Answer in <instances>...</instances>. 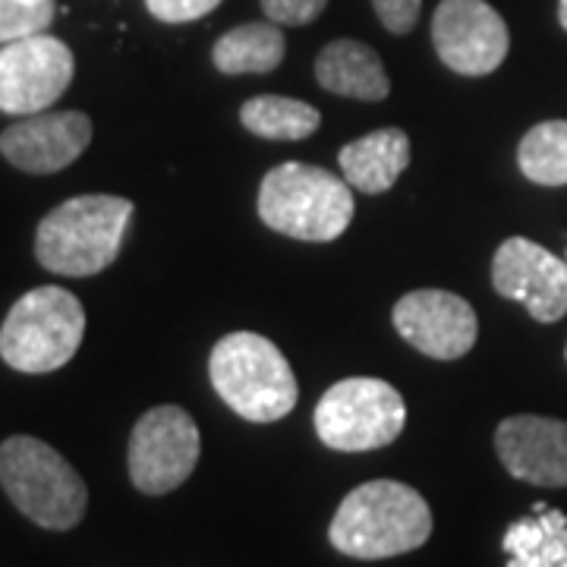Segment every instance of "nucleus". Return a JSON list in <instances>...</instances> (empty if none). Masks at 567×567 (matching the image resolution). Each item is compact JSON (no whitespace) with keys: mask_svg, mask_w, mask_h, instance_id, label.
Returning <instances> with one entry per match:
<instances>
[{"mask_svg":"<svg viewBox=\"0 0 567 567\" xmlns=\"http://www.w3.org/2000/svg\"><path fill=\"white\" fill-rule=\"evenodd\" d=\"M432 511L416 488L394 480H372L347 495L331 517L328 539L341 555L382 561L429 543Z\"/></svg>","mask_w":567,"mask_h":567,"instance_id":"1","label":"nucleus"},{"mask_svg":"<svg viewBox=\"0 0 567 567\" xmlns=\"http://www.w3.org/2000/svg\"><path fill=\"white\" fill-rule=\"evenodd\" d=\"M133 203L121 196H76L41 218L35 230V259L63 278H89L111 268L121 256Z\"/></svg>","mask_w":567,"mask_h":567,"instance_id":"2","label":"nucleus"},{"mask_svg":"<svg viewBox=\"0 0 567 567\" xmlns=\"http://www.w3.org/2000/svg\"><path fill=\"white\" fill-rule=\"evenodd\" d=\"M259 218L284 237L331 244L353 221V186L316 164H278L259 186Z\"/></svg>","mask_w":567,"mask_h":567,"instance_id":"3","label":"nucleus"},{"mask_svg":"<svg viewBox=\"0 0 567 567\" xmlns=\"http://www.w3.org/2000/svg\"><path fill=\"white\" fill-rule=\"evenodd\" d=\"M208 375L224 404L249 423L284 420L300 398L287 357L256 331H234L221 338L212 350Z\"/></svg>","mask_w":567,"mask_h":567,"instance_id":"4","label":"nucleus"},{"mask_svg":"<svg viewBox=\"0 0 567 567\" xmlns=\"http://www.w3.org/2000/svg\"><path fill=\"white\" fill-rule=\"evenodd\" d=\"M0 486L32 524L58 533L76 527L89 507V488L73 464L32 435L0 445Z\"/></svg>","mask_w":567,"mask_h":567,"instance_id":"5","label":"nucleus"},{"mask_svg":"<svg viewBox=\"0 0 567 567\" xmlns=\"http://www.w3.org/2000/svg\"><path fill=\"white\" fill-rule=\"evenodd\" d=\"M85 334V309L63 287H35L20 297L0 324V360L25 372L44 375L76 357Z\"/></svg>","mask_w":567,"mask_h":567,"instance_id":"6","label":"nucleus"},{"mask_svg":"<svg viewBox=\"0 0 567 567\" xmlns=\"http://www.w3.org/2000/svg\"><path fill=\"white\" fill-rule=\"evenodd\" d=\"M406 425V404L382 379H344L316 406V432L331 451H375L391 445Z\"/></svg>","mask_w":567,"mask_h":567,"instance_id":"7","label":"nucleus"},{"mask_svg":"<svg viewBox=\"0 0 567 567\" xmlns=\"http://www.w3.org/2000/svg\"><path fill=\"white\" fill-rule=\"evenodd\" d=\"M199 454L203 439L196 420L183 406H152L130 435V480L142 495H167L193 476Z\"/></svg>","mask_w":567,"mask_h":567,"instance_id":"8","label":"nucleus"},{"mask_svg":"<svg viewBox=\"0 0 567 567\" xmlns=\"http://www.w3.org/2000/svg\"><path fill=\"white\" fill-rule=\"evenodd\" d=\"M76 73L73 51L54 35L10 41L0 48V111L3 114H41L61 99Z\"/></svg>","mask_w":567,"mask_h":567,"instance_id":"9","label":"nucleus"},{"mask_svg":"<svg viewBox=\"0 0 567 567\" xmlns=\"http://www.w3.org/2000/svg\"><path fill=\"white\" fill-rule=\"evenodd\" d=\"M432 44L461 76H488L507 58L511 32L486 0H442L432 17Z\"/></svg>","mask_w":567,"mask_h":567,"instance_id":"10","label":"nucleus"},{"mask_svg":"<svg viewBox=\"0 0 567 567\" xmlns=\"http://www.w3.org/2000/svg\"><path fill=\"white\" fill-rule=\"evenodd\" d=\"M492 284L502 297L527 306L536 322L551 324L567 316V259L551 256L527 237H511L498 246Z\"/></svg>","mask_w":567,"mask_h":567,"instance_id":"11","label":"nucleus"},{"mask_svg":"<svg viewBox=\"0 0 567 567\" xmlns=\"http://www.w3.org/2000/svg\"><path fill=\"white\" fill-rule=\"evenodd\" d=\"M394 328L406 344L432 360H461L473 350L480 319L464 297L451 290H413L394 306Z\"/></svg>","mask_w":567,"mask_h":567,"instance_id":"12","label":"nucleus"},{"mask_svg":"<svg viewBox=\"0 0 567 567\" xmlns=\"http://www.w3.org/2000/svg\"><path fill=\"white\" fill-rule=\"evenodd\" d=\"M92 142V121L82 111L29 114L0 133V155L25 174H58Z\"/></svg>","mask_w":567,"mask_h":567,"instance_id":"13","label":"nucleus"},{"mask_svg":"<svg viewBox=\"0 0 567 567\" xmlns=\"http://www.w3.org/2000/svg\"><path fill=\"white\" fill-rule=\"evenodd\" d=\"M505 470L529 486L567 488V423L551 416H507L495 432Z\"/></svg>","mask_w":567,"mask_h":567,"instance_id":"14","label":"nucleus"},{"mask_svg":"<svg viewBox=\"0 0 567 567\" xmlns=\"http://www.w3.org/2000/svg\"><path fill=\"white\" fill-rule=\"evenodd\" d=\"M316 80L328 92L357 102H382L391 92L382 58L369 44L353 39L324 44L316 58Z\"/></svg>","mask_w":567,"mask_h":567,"instance_id":"15","label":"nucleus"},{"mask_svg":"<svg viewBox=\"0 0 567 567\" xmlns=\"http://www.w3.org/2000/svg\"><path fill=\"white\" fill-rule=\"evenodd\" d=\"M344 181L365 196L388 193L410 164V140L404 130L385 126L363 140L347 142L338 155Z\"/></svg>","mask_w":567,"mask_h":567,"instance_id":"16","label":"nucleus"},{"mask_svg":"<svg viewBox=\"0 0 567 567\" xmlns=\"http://www.w3.org/2000/svg\"><path fill=\"white\" fill-rule=\"evenodd\" d=\"M502 548L507 567H567V514L543 502L533 505L507 527Z\"/></svg>","mask_w":567,"mask_h":567,"instance_id":"17","label":"nucleus"},{"mask_svg":"<svg viewBox=\"0 0 567 567\" xmlns=\"http://www.w3.org/2000/svg\"><path fill=\"white\" fill-rule=\"evenodd\" d=\"M284 32L278 22H246L212 48V61L224 76H244V73H271L284 61Z\"/></svg>","mask_w":567,"mask_h":567,"instance_id":"18","label":"nucleus"},{"mask_svg":"<svg viewBox=\"0 0 567 567\" xmlns=\"http://www.w3.org/2000/svg\"><path fill=\"white\" fill-rule=\"evenodd\" d=\"M240 123H244L249 133H256L262 140L297 142L309 140L319 130L322 114L312 104L297 102V99L259 95V99H249L240 107Z\"/></svg>","mask_w":567,"mask_h":567,"instance_id":"19","label":"nucleus"},{"mask_svg":"<svg viewBox=\"0 0 567 567\" xmlns=\"http://www.w3.org/2000/svg\"><path fill=\"white\" fill-rule=\"evenodd\" d=\"M520 174L539 186H567V121L533 126L517 148Z\"/></svg>","mask_w":567,"mask_h":567,"instance_id":"20","label":"nucleus"},{"mask_svg":"<svg viewBox=\"0 0 567 567\" xmlns=\"http://www.w3.org/2000/svg\"><path fill=\"white\" fill-rule=\"evenodd\" d=\"M54 22V0H0V44L41 35Z\"/></svg>","mask_w":567,"mask_h":567,"instance_id":"21","label":"nucleus"},{"mask_svg":"<svg viewBox=\"0 0 567 567\" xmlns=\"http://www.w3.org/2000/svg\"><path fill=\"white\" fill-rule=\"evenodd\" d=\"M328 0H262L265 17L278 25H306L319 20Z\"/></svg>","mask_w":567,"mask_h":567,"instance_id":"22","label":"nucleus"},{"mask_svg":"<svg viewBox=\"0 0 567 567\" xmlns=\"http://www.w3.org/2000/svg\"><path fill=\"white\" fill-rule=\"evenodd\" d=\"M221 0H145L148 13L155 20L171 22V25H181V22H193L208 17Z\"/></svg>","mask_w":567,"mask_h":567,"instance_id":"23","label":"nucleus"},{"mask_svg":"<svg viewBox=\"0 0 567 567\" xmlns=\"http://www.w3.org/2000/svg\"><path fill=\"white\" fill-rule=\"evenodd\" d=\"M372 7H375V17L382 20L388 32L406 35V32H413V25L420 20L423 0H372Z\"/></svg>","mask_w":567,"mask_h":567,"instance_id":"24","label":"nucleus"},{"mask_svg":"<svg viewBox=\"0 0 567 567\" xmlns=\"http://www.w3.org/2000/svg\"><path fill=\"white\" fill-rule=\"evenodd\" d=\"M558 22L565 25V32H567V0H561V3H558Z\"/></svg>","mask_w":567,"mask_h":567,"instance_id":"25","label":"nucleus"},{"mask_svg":"<svg viewBox=\"0 0 567 567\" xmlns=\"http://www.w3.org/2000/svg\"><path fill=\"white\" fill-rule=\"evenodd\" d=\"M565 360H567V350H565Z\"/></svg>","mask_w":567,"mask_h":567,"instance_id":"26","label":"nucleus"}]
</instances>
